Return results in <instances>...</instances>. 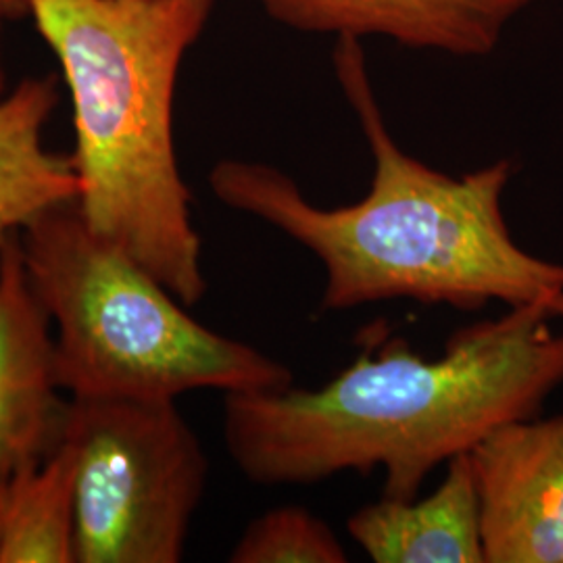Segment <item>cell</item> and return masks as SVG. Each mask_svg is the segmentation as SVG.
Here are the masks:
<instances>
[{
  "mask_svg": "<svg viewBox=\"0 0 563 563\" xmlns=\"http://www.w3.org/2000/svg\"><path fill=\"white\" fill-rule=\"evenodd\" d=\"M541 302L449 336L439 360L402 339L367 346L320 388L228 393L223 441L251 483L313 484L384 470V497L413 501L441 463L505 423L534 418L563 384V334Z\"/></svg>",
  "mask_w": 563,
  "mask_h": 563,
  "instance_id": "6da1fadb",
  "label": "cell"
},
{
  "mask_svg": "<svg viewBox=\"0 0 563 563\" xmlns=\"http://www.w3.org/2000/svg\"><path fill=\"white\" fill-rule=\"evenodd\" d=\"M334 67L374 155L362 201L323 209L278 167L239 159L211 169L213 195L278 228L323 263V311L390 299L478 311L501 301L541 302L563 318V263L523 251L505 222L511 163L453 178L413 159L384 123L357 38H339Z\"/></svg>",
  "mask_w": 563,
  "mask_h": 563,
  "instance_id": "7a4b0ae2",
  "label": "cell"
},
{
  "mask_svg": "<svg viewBox=\"0 0 563 563\" xmlns=\"http://www.w3.org/2000/svg\"><path fill=\"white\" fill-rule=\"evenodd\" d=\"M213 0H32L74 107L78 199L102 241L186 307L207 292L192 197L174 146V92Z\"/></svg>",
  "mask_w": 563,
  "mask_h": 563,
  "instance_id": "3957f363",
  "label": "cell"
},
{
  "mask_svg": "<svg viewBox=\"0 0 563 563\" xmlns=\"http://www.w3.org/2000/svg\"><path fill=\"white\" fill-rule=\"evenodd\" d=\"M20 244L55 330L57 383L69 397L178 399L295 383L284 363L188 316L162 282L88 228L76 201L34 218Z\"/></svg>",
  "mask_w": 563,
  "mask_h": 563,
  "instance_id": "277c9868",
  "label": "cell"
},
{
  "mask_svg": "<svg viewBox=\"0 0 563 563\" xmlns=\"http://www.w3.org/2000/svg\"><path fill=\"white\" fill-rule=\"evenodd\" d=\"M76 563H178L209 462L176 399L69 397Z\"/></svg>",
  "mask_w": 563,
  "mask_h": 563,
  "instance_id": "5b68a950",
  "label": "cell"
},
{
  "mask_svg": "<svg viewBox=\"0 0 563 563\" xmlns=\"http://www.w3.org/2000/svg\"><path fill=\"white\" fill-rule=\"evenodd\" d=\"M467 455L484 563H563V416L505 423Z\"/></svg>",
  "mask_w": 563,
  "mask_h": 563,
  "instance_id": "8992f818",
  "label": "cell"
},
{
  "mask_svg": "<svg viewBox=\"0 0 563 563\" xmlns=\"http://www.w3.org/2000/svg\"><path fill=\"white\" fill-rule=\"evenodd\" d=\"M27 278L20 234L0 242V483L41 463L63 437L53 332Z\"/></svg>",
  "mask_w": 563,
  "mask_h": 563,
  "instance_id": "52a82bcc",
  "label": "cell"
},
{
  "mask_svg": "<svg viewBox=\"0 0 563 563\" xmlns=\"http://www.w3.org/2000/svg\"><path fill=\"white\" fill-rule=\"evenodd\" d=\"M290 27L339 38L383 36L422 51L484 57L534 0H260Z\"/></svg>",
  "mask_w": 563,
  "mask_h": 563,
  "instance_id": "ba28073f",
  "label": "cell"
},
{
  "mask_svg": "<svg viewBox=\"0 0 563 563\" xmlns=\"http://www.w3.org/2000/svg\"><path fill=\"white\" fill-rule=\"evenodd\" d=\"M426 499H386L355 511L346 530L376 563H484L481 505L467 453L446 462Z\"/></svg>",
  "mask_w": 563,
  "mask_h": 563,
  "instance_id": "9c48e42d",
  "label": "cell"
},
{
  "mask_svg": "<svg viewBox=\"0 0 563 563\" xmlns=\"http://www.w3.org/2000/svg\"><path fill=\"white\" fill-rule=\"evenodd\" d=\"M57 104L55 76L25 78L0 101V242L46 209L78 199L71 157L51 153L42 141Z\"/></svg>",
  "mask_w": 563,
  "mask_h": 563,
  "instance_id": "30bf717a",
  "label": "cell"
},
{
  "mask_svg": "<svg viewBox=\"0 0 563 563\" xmlns=\"http://www.w3.org/2000/svg\"><path fill=\"white\" fill-rule=\"evenodd\" d=\"M0 563H76V455L60 441L4 481Z\"/></svg>",
  "mask_w": 563,
  "mask_h": 563,
  "instance_id": "8fae6325",
  "label": "cell"
},
{
  "mask_svg": "<svg viewBox=\"0 0 563 563\" xmlns=\"http://www.w3.org/2000/svg\"><path fill=\"white\" fill-rule=\"evenodd\" d=\"M230 562L344 563L346 551L328 523L299 505H282L246 526Z\"/></svg>",
  "mask_w": 563,
  "mask_h": 563,
  "instance_id": "7c38bea8",
  "label": "cell"
},
{
  "mask_svg": "<svg viewBox=\"0 0 563 563\" xmlns=\"http://www.w3.org/2000/svg\"><path fill=\"white\" fill-rule=\"evenodd\" d=\"M32 0H0V18L2 20H21L30 15Z\"/></svg>",
  "mask_w": 563,
  "mask_h": 563,
  "instance_id": "4fadbf2b",
  "label": "cell"
},
{
  "mask_svg": "<svg viewBox=\"0 0 563 563\" xmlns=\"http://www.w3.org/2000/svg\"><path fill=\"white\" fill-rule=\"evenodd\" d=\"M0 34H2V18H0ZM4 84H7V76H4V65H2V44H0V101L4 99Z\"/></svg>",
  "mask_w": 563,
  "mask_h": 563,
  "instance_id": "5bb4252c",
  "label": "cell"
},
{
  "mask_svg": "<svg viewBox=\"0 0 563 563\" xmlns=\"http://www.w3.org/2000/svg\"><path fill=\"white\" fill-rule=\"evenodd\" d=\"M2 504H4V483H0V518H2Z\"/></svg>",
  "mask_w": 563,
  "mask_h": 563,
  "instance_id": "9a60e30c",
  "label": "cell"
}]
</instances>
